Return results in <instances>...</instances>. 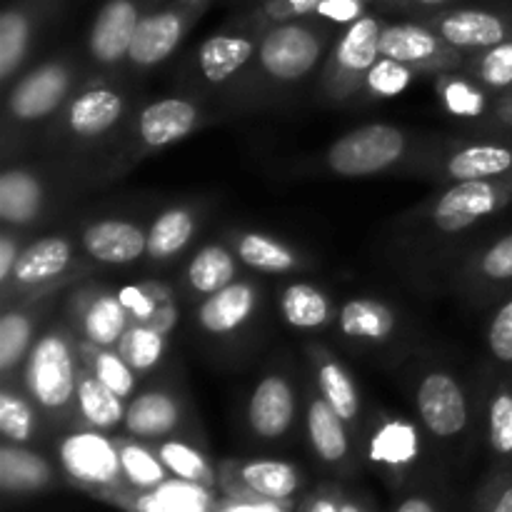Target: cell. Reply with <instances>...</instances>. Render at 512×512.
I'll return each instance as SVG.
<instances>
[{
  "mask_svg": "<svg viewBox=\"0 0 512 512\" xmlns=\"http://www.w3.org/2000/svg\"><path fill=\"white\" fill-rule=\"evenodd\" d=\"M318 388L320 398L328 400L330 408L345 420V423H353L360 413V398L358 388H355L353 378L348 375V370L343 368L335 360H325L318 368Z\"/></svg>",
  "mask_w": 512,
  "mask_h": 512,
  "instance_id": "obj_35",
  "label": "cell"
},
{
  "mask_svg": "<svg viewBox=\"0 0 512 512\" xmlns=\"http://www.w3.org/2000/svg\"><path fill=\"white\" fill-rule=\"evenodd\" d=\"M478 78L488 88H510L512 85V38L505 43L485 48L478 60Z\"/></svg>",
  "mask_w": 512,
  "mask_h": 512,
  "instance_id": "obj_45",
  "label": "cell"
},
{
  "mask_svg": "<svg viewBox=\"0 0 512 512\" xmlns=\"http://www.w3.org/2000/svg\"><path fill=\"white\" fill-rule=\"evenodd\" d=\"M280 313L293 328L315 330L328 323L330 303L323 290L308 283H293L280 295Z\"/></svg>",
  "mask_w": 512,
  "mask_h": 512,
  "instance_id": "obj_33",
  "label": "cell"
},
{
  "mask_svg": "<svg viewBox=\"0 0 512 512\" xmlns=\"http://www.w3.org/2000/svg\"><path fill=\"white\" fill-rule=\"evenodd\" d=\"M205 3L208 0H175L165 8L145 13L135 30L133 45H130V63L140 65V68H153V65L168 60L180 45V38L193 20L195 10Z\"/></svg>",
  "mask_w": 512,
  "mask_h": 512,
  "instance_id": "obj_5",
  "label": "cell"
},
{
  "mask_svg": "<svg viewBox=\"0 0 512 512\" xmlns=\"http://www.w3.org/2000/svg\"><path fill=\"white\" fill-rule=\"evenodd\" d=\"M410 80H413V73H410L408 65L398 63V60L393 58H383V55H380L378 63L365 73V85H368L375 95H380V98H395V95H400L408 88Z\"/></svg>",
  "mask_w": 512,
  "mask_h": 512,
  "instance_id": "obj_43",
  "label": "cell"
},
{
  "mask_svg": "<svg viewBox=\"0 0 512 512\" xmlns=\"http://www.w3.org/2000/svg\"><path fill=\"white\" fill-rule=\"evenodd\" d=\"M323 0H268L265 10L273 18H303L318 13Z\"/></svg>",
  "mask_w": 512,
  "mask_h": 512,
  "instance_id": "obj_51",
  "label": "cell"
},
{
  "mask_svg": "<svg viewBox=\"0 0 512 512\" xmlns=\"http://www.w3.org/2000/svg\"><path fill=\"white\" fill-rule=\"evenodd\" d=\"M120 465H123V480L133 485L135 490H155L168 480V468L160 460V455H153L148 448L138 443L120 445Z\"/></svg>",
  "mask_w": 512,
  "mask_h": 512,
  "instance_id": "obj_37",
  "label": "cell"
},
{
  "mask_svg": "<svg viewBox=\"0 0 512 512\" xmlns=\"http://www.w3.org/2000/svg\"><path fill=\"white\" fill-rule=\"evenodd\" d=\"M258 305L253 285L230 283L228 288L208 295L198 308V323L210 335H230L243 328Z\"/></svg>",
  "mask_w": 512,
  "mask_h": 512,
  "instance_id": "obj_14",
  "label": "cell"
},
{
  "mask_svg": "<svg viewBox=\"0 0 512 512\" xmlns=\"http://www.w3.org/2000/svg\"><path fill=\"white\" fill-rule=\"evenodd\" d=\"M33 325L23 313H5L0 320V370L13 373L28 358Z\"/></svg>",
  "mask_w": 512,
  "mask_h": 512,
  "instance_id": "obj_40",
  "label": "cell"
},
{
  "mask_svg": "<svg viewBox=\"0 0 512 512\" xmlns=\"http://www.w3.org/2000/svg\"><path fill=\"white\" fill-rule=\"evenodd\" d=\"M418 415L435 438H455L468 425V400L458 380L448 373H428L415 395Z\"/></svg>",
  "mask_w": 512,
  "mask_h": 512,
  "instance_id": "obj_6",
  "label": "cell"
},
{
  "mask_svg": "<svg viewBox=\"0 0 512 512\" xmlns=\"http://www.w3.org/2000/svg\"><path fill=\"white\" fill-rule=\"evenodd\" d=\"M295 420V393L283 375H268L255 385L248 403V423L263 440H278Z\"/></svg>",
  "mask_w": 512,
  "mask_h": 512,
  "instance_id": "obj_11",
  "label": "cell"
},
{
  "mask_svg": "<svg viewBox=\"0 0 512 512\" xmlns=\"http://www.w3.org/2000/svg\"><path fill=\"white\" fill-rule=\"evenodd\" d=\"M198 123V108L190 100L165 98L140 113L138 133L150 148H165L188 138Z\"/></svg>",
  "mask_w": 512,
  "mask_h": 512,
  "instance_id": "obj_13",
  "label": "cell"
},
{
  "mask_svg": "<svg viewBox=\"0 0 512 512\" xmlns=\"http://www.w3.org/2000/svg\"><path fill=\"white\" fill-rule=\"evenodd\" d=\"M445 40L433 28L418 23H393L385 25L380 35V55L393 58L398 63H425L438 58Z\"/></svg>",
  "mask_w": 512,
  "mask_h": 512,
  "instance_id": "obj_17",
  "label": "cell"
},
{
  "mask_svg": "<svg viewBox=\"0 0 512 512\" xmlns=\"http://www.w3.org/2000/svg\"><path fill=\"white\" fill-rule=\"evenodd\" d=\"M480 270L488 280H512V233L485 250Z\"/></svg>",
  "mask_w": 512,
  "mask_h": 512,
  "instance_id": "obj_48",
  "label": "cell"
},
{
  "mask_svg": "<svg viewBox=\"0 0 512 512\" xmlns=\"http://www.w3.org/2000/svg\"><path fill=\"white\" fill-rule=\"evenodd\" d=\"M70 88V73L60 63H45L13 88L8 108L15 120H40L60 108Z\"/></svg>",
  "mask_w": 512,
  "mask_h": 512,
  "instance_id": "obj_9",
  "label": "cell"
},
{
  "mask_svg": "<svg viewBox=\"0 0 512 512\" xmlns=\"http://www.w3.org/2000/svg\"><path fill=\"white\" fill-rule=\"evenodd\" d=\"M503 200L505 188L493 180H460L440 195L433 208V223L443 233H460L488 218Z\"/></svg>",
  "mask_w": 512,
  "mask_h": 512,
  "instance_id": "obj_7",
  "label": "cell"
},
{
  "mask_svg": "<svg viewBox=\"0 0 512 512\" xmlns=\"http://www.w3.org/2000/svg\"><path fill=\"white\" fill-rule=\"evenodd\" d=\"M420 453L418 430L408 420H388L370 438V460L385 468H405Z\"/></svg>",
  "mask_w": 512,
  "mask_h": 512,
  "instance_id": "obj_28",
  "label": "cell"
},
{
  "mask_svg": "<svg viewBox=\"0 0 512 512\" xmlns=\"http://www.w3.org/2000/svg\"><path fill=\"white\" fill-rule=\"evenodd\" d=\"M118 298L133 318L150 320L155 315V300L143 288H138V285H125V288H120Z\"/></svg>",
  "mask_w": 512,
  "mask_h": 512,
  "instance_id": "obj_50",
  "label": "cell"
},
{
  "mask_svg": "<svg viewBox=\"0 0 512 512\" xmlns=\"http://www.w3.org/2000/svg\"><path fill=\"white\" fill-rule=\"evenodd\" d=\"M490 445L500 458H512V390H498L488 410Z\"/></svg>",
  "mask_w": 512,
  "mask_h": 512,
  "instance_id": "obj_42",
  "label": "cell"
},
{
  "mask_svg": "<svg viewBox=\"0 0 512 512\" xmlns=\"http://www.w3.org/2000/svg\"><path fill=\"white\" fill-rule=\"evenodd\" d=\"M150 13L140 0H108L90 28V53L98 63L115 65L128 58L143 15Z\"/></svg>",
  "mask_w": 512,
  "mask_h": 512,
  "instance_id": "obj_8",
  "label": "cell"
},
{
  "mask_svg": "<svg viewBox=\"0 0 512 512\" xmlns=\"http://www.w3.org/2000/svg\"><path fill=\"white\" fill-rule=\"evenodd\" d=\"M385 25L375 15H363L348 25L335 45V63L345 73H368L380 58V35Z\"/></svg>",
  "mask_w": 512,
  "mask_h": 512,
  "instance_id": "obj_18",
  "label": "cell"
},
{
  "mask_svg": "<svg viewBox=\"0 0 512 512\" xmlns=\"http://www.w3.org/2000/svg\"><path fill=\"white\" fill-rule=\"evenodd\" d=\"M50 483V468L40 455L15 443L0 448V485L5 493H33Z\"/></svg>",
  "mask_w": 512,
  "mask_h": 512,
  "instance_id": "obj_26",
  "label": "cell"
},
{
  "mask_svg": "<svg viewBox=\"0 0 512 512\" xmlns=\"http://www.w3.org/2000/svg\"><path fill=\"white\" fill-rule=\"evenodd\" d=\"M235 255L223 245H205L188 265V283L195 293L213 295L235 283Z\"/></svg>",
  "mask_w": 512,
  "mask_h": 512,
  "instance_id": "obj_30",
  "label": "cell"
},
{
  "mask_svg": "<svg viewBox=\"0 0 512 512\" xmlns=\"http://www.w3.org/2000/svg\"><path fill=\"white\" fill-rule=\"evenodd\" d=\"M93 373L98 375L100 383L108 385L120 398H130L135 393V370L130 368V363L120 353L105 350V353L95 355Z\"/></svg>",
  "mask_w": 512,
  "mask_h": 512,
  "instance_id": "obj_44",
  "label": "cell"
},
{
  "mask_svg": "<svg viewBox=\"0 0 512 512\" xmlns=\"http://www.w3.org/2000/svg\"><path fill=\"white\" fill-rule=\"evenodd\" d=\"M25 385L43 410H63L78 393L75 360L63 333H48L30 348Z\"/></svg>",
  "mask_w": 512,
  "mask_h": 512,
  "instance_id": "obj_2",
  "label": "cell"
},
{
  "mask_svg": "<svg viewBox=\"0 0 512 512\" xmlns=\"http://www.w3.org/2000/svg\"><path fill=\"white\" fill-rule=\"evenodd\" d=\"M180 405L173 395L163 390H148L140 393L128 405L123 428L138 440H158L178 430Z\"/></svg>",
  "mask_w": 512,
  "mask_h": 512,
  "instance_id": "obj_15",
  "label": "cell"
},
{
  "mask_svg": "<svg viewBox=\"0 0 512 512\" xmlns=\"http://www.w3.org/2000/svg\"><path fill=\"white\" fill-rule=\"evenodd\" d=\"M128 330V310L118 295H98L83 313L85 338L100 348L118 345Z\"/></svg>",
  "mask_w": 512,
  "mask_h": 512,
  "instance_id": "obj_32",
  "label": "cell"
},
{
  "mask_svg": "<svg viewBox=\"0 0 512 512\" xmlns=\"http://www.w3.org/2000/svg\"><path fill=\"white\" fill-rule=\"evenodd\" d=\"M70 258H73V250H70L68 240L60 238V235H50V238L38 240L20 253L18 265L13 270V280L23 288L48 283V280L58 278L68 270Z\"/></svg>",
  "mask_w": 512,
  "mask_h": 512,
  "instance_id": "obj_16",
  "label": "cell"
},
{
  "mask_svg": "<svg viewBox=\"0 0 512 512\" xmlns=\"http://www.w3.org/2000/svg\"><path fill=\"white\" fill-rule=\"evenodd\" d=\"M33 35V0H23L0 15V80L20 68Z\"/></svg>",
  "mask_w": 512,
  "mask_h": 512,
  "instance_id": "obj_25",
  "label": "cell"
},
{
  "mask_svg": "<svg viewBox=\"0 0 512 512\" xmlns=\"http://www.w3.org/2000/svg\"><path fill=\"white\" fill-rule=\"evenodd\" d=\"M18 258H20L18 245H15V240L10 238L8 233H5L3 238H0V280H3V283L13 278V270L15 265H18Z\"/></svg>",
  "mask_w": 512,
  "mask_h": 512,
  "instance_id": "obj_52",
  "label": "cell"
},
{
  "mask_svg": "<svg viewBox=\"0 0 512 512\" xmlns=\"http://www.w3.org/2000/svg\"><path fill=\"white\" fill-rule=\"evenodd\" d=\"M238 480L250 493L273 500V503L293 498L300 490V473L290 463H283V460H250V463H243L238 470Z\"/></svg>",
  "mask_w": 512,
  "mask_h": 512,
  "instance_id": "obj_21",
  "label": "cell"
},
{
  "mask_svg": "<svg viewBox=\"0 0 512 512\" xmlns=\"http://www.w3.org/2000/svg\"><path fill=\"white\" fill-rule=\"evenodd\" d=\"M310 512H340V508L333 503V500L320 498V500H315L313 505H310Z\"/></svg>",
  "mask_w": 512,
  "mask_h": 512,
  "instance_id": "obj_55",
  "label": "cell"
},
{
  "mask_svg": "<svg viewBox=\"0 0 512 512\" xmlns=\"http://www.w3.org/2000/svg\"><path fill=\"white\" fill-rule=\"evenodd\" d=\"M488 512H512V485L500 490V495L493 500Z\"/></svg>",
  "mask_w": 512,
  "mask_h": 512,
  "instance_id": "obj_54",
  "label": "cell"
},
{
  "mask_svg": "<svg viewBox=\"0 0 512 512\" xmlns=\"http://www.w3.org/2000/svg\"><path fill=\"white\" fill-rule=\"evenodd\" d=\"M340 330L343 335L363 343H383L395 330V315L388 305L370 298L348 300L340 310Z\"/></svg>",
  "mask_w": 512,
  "mask_h": 512,
  "instance_id": "obj_22",
  "label": "cell"
},
{
  "mask_svg": "<svg viewBox=\"0 0 512 512\" xmlns=\"http://www.w3.org/2000/svg\"><path fill=\"white\" fill-rule=\"evenodd\" d=\"M395 512H435V508L425 498H408L398 505Z\"/></svg>",
  "mask_w": 512,
  "mask_h": 512,
  "instance_id": "obj_53",
  "label": "cell"
},
{
  "mask_svg": "<svg viewBox=\"0 0 512 512\" xmlns=\"http://www.w3.org/2000/svg\"><path fill=\"white\" fill-rule=\"evenodd\" d=\"M90 258L105 265H128L148 255V230L128 220H100L83 233Z\"/></svg>",
  "mask_w": 512,
  "mask_h": 512,
  "instance_id": "obj_12",
  "label": "cell"
},
{
  "mask_svg": "<svg viewBox=\"0 0 512 512\" xmlns=\"http://www.w3.org/2000/svg\"><path fill=\"white\" fill-rule=\"evenodd\" d=\"M58 460L70 478L93 488H113L123 478L120 448L105 438L103 430L93 428L70 433L68 438L60 440Z\"/></svg>",
  "mask_w": 512,
  "mask_h": 512,
  "instance_id": "obj_4",
  "label": "cell"
},
{
  "mask_svg": "<svg viewBox=\"0 0 512 512\" xmlns=\"http://www.w3.org/2000/svg\"><path fill=\"white\" fill-rule=\"evenodd\" d=\"M125 103L118 93L105 88H95L73 100L68 113V123L80 138H95L113 128L123 115Z\"/></svg>",
  "mask_w": 512,
  "mask_h": 512,
  "instance_id": "obj_19",
  "label": "cell"
},
{
  "mask_svg": "<svg viewBox=\"0 0 512 512\" xmlns=\"http://www.w3.org/2000/svg\"><path fill=\"white\" fill-rule=\"evenodd\" d=\"M315 15L328 23L350 25L365 15V0H323Z\"/></svg>",
  "mask_w": 512,
  "mask_h": 512,
  "instance_id": "obj_49",
  "label": "cell"
},
{
  "mask_svg": "<svg viewBox=\"0 0 512 512\" xmlns=\"http://www.w3.org/2000/svg\"><path fill=\"white\" fill-rule=\"evenodd\" d=\"M238 255L248 268L263 270V273H288L298 265L293 250L263 233H245L238 240Z\"/></svg>",
  "mask_w": 512,
  "mask_h": 512,
  "instance_id": "obj_36",
  "label": "cell"
},
{
  "mask_svg": "<svg viewBox=\"0 0 512 512\" xmlns=\"http://www.w3.org/2000/svg\"><path fill=\"white\" fill-rule=\"evenodd\" d=\"M195 512H210V508H203V510H195Z\"/></svg>",
  "mask_w": 512,
  "mask_h": 512,
  "instance_id": "obj_58",
  "label": "cell"
},
{
  "mask_svg": "<svg viewBox=\"0 0 512 512\" xmlns=\"http://www.w3.org/2000/svg\"><path fill=\"white\" fill-rule=\"evenodd\" d=\"M253 50V40L243 38V35H213L200 45V70L210 83H225L248 63Z\"/></svg>",
  "mask_w": 512,
  "mask_h": 512,
  "instance_id": "obj_24",
  "label": "cell"
},
{
  "mask_svg": "<svg viewBox=\"0 0 512 512\" xmlns=\"http://www.w3.org/2000/svg\"><path fill=\"white\" fill-rule=\"evenodd\" d=\"M195 218L183 208L160 213L148 230V258L168 260L193 240Z\"/></svg>",
  "mask_w": 512,
  "mask_h": 512,
  "instance_id": "obj_34",
  "label": "cell"
},
{
  "mask_svg": "<svg viewBox=\"0 0 512 512\" xmlns=\"http://www.w3.org/2000/svg\"><path fill=\"white\" fill-rule=\"evenodd\" d=\"M435 33L453 48L485 50L512 38V20L483 8H460L435 20Z\"/></svg>",
  "mask_w": 512,
  "mask_h": 512,
  "instance_id": "obj_10",
  "label": "cell"
},
{
  "mask_svg": "<svg viewBox=\"0 0 512 512\" xmlns=\"http://www.w3.org/2000/svg\"><path fill=\"white\" fill-rule=\"evenodd\" d=\"M413 5H423V8H440V5L450 3V0H408Z\"/></svg>",
  "mask_w": 512,
  "mask_h": 512,
  "instance_id": "obj_56",
  "label": "cell"
},
{
  "mask_svg": "<svg viewBox=\"0 0 512 512\" xmlns=\"http://www.w3.org/2000/svg\"><path fill=\"white\" fill-rule=\"evenodd\" d=\"M43 208V185L28 170H8L0 178V220L25 225Z\"/></svg>",
  "mask_w": 512,
  "mask_h": 512,
  "instance_id": "obj_20",
  "label": "cell"
},
{
  "mask_svg": "<svg viewBox=\"0 0 512 512\" xmlns=\"http://www.w3.org/2000/svg\"><path fill=\"white\" fill-rule=\"evenodd\" d=\"M508 113H510V115H508V118L512 120V105H510V110H508Z\"/></svg>",
  "mask_w": 512,
  "mask_h": 512,
  "instance_id": "obj_59",
  "label": "cell"
},
{
  "mask_svg": "<svg viewBox=\"0 0 512 512\" xmlns=\"http://www.w3.org/2000/svg\"><path fill=\"white\" fill-rule=\"evenodd\" d=\"M320 55H323V40L318 30L295 20L275 25L260 43V63L265 73L285 83L305 78L318 65Z\"/></svg>",
  "mask_w": 512,
  "mask_h": 512,
  "instance_id": "obj_3",
  "label": "cell"
},
{
  "mask_svg": "<svg viewBox=\"0 0 512 512\" xmlns=\"http://www.w3.org/2000/svg\"><path fill=\"white\" fill-rule=\"evenodd\" d=\"M118 353L128 360L135 373H148L163 360L165 338L160 330L135 325V328L125 330V335L120 338Z\"/></svg>",
  "mask_w": 512,
  "mask_h": 512,
  "instance_id": "obj_38",
  "label": "cell"
},
{
  "mask_svg": "<svg viewBox=\"0 0 512 512\" xmlns=\"http://www.w3.org/2000/svg\"><path fill=\"white\" fill-rule=\"evenodd\" d=\"M490 353L500 363H512V300L498 308L488 328Z\"/></svg>",
  "mask_w": 512,
  "mask_h": 512,
  "instance_id": "obj_47",
  "label": "cell"
},
{
  "mask_svg": "<svg viewBox=\"0 0 512 512\" xmlns=\"http://www.w3.org/2000/svg\"><path fill=\"white\" fill-rule=\"evenodd\" d=\"M340 512H363L355 503H343L340 505Z\"/></svg>",
  "mask_w": 512,
  "mask_h": 512,
  "instance_id": "obj_57",
  "label": "cell"
},
{
  "mask_svg": "<svg viewBox=\"0 0 512 512\" xmlns=\"http://www.w3.org/2000/svg\"><path fill=\"white\" fill-rule=\"evenodd\" d=\"M78 410L83 415L85 423L95 430H113L120 423H125V398H120L118 393L108 388L105 383H100L98 375H83L78 380Z\"/></svg>",
  "mask_w": 512,
  "mask_h": 512,
  "instance_id": "obj_23",
  "label": "cell"
},
{
  "mask_svg": "<svg viewBox=\"0 0 512 512\" xmlns=\"http://www.w3.org/2000/svg\"><path fill=\"white\" fill-rule=\"evenodd\" d=\"M210 508V493L205 485L190 480H165L155 490L140 495L135 510L138 512H195Z\"/></svg>",
  "mask_w": 512,
  "mask_h": 512,
  "instance_id": "obj_31",
  "label": "cell"
},
{
  "mask_svg": "<svg viewBox=\"0 0 512 512\" xmlns=\"http://www.w3.org/2000/svg\"><path fill=\"white\" fill-rule=\"evenodd\" d=\"M308 435L313 450L325 463H340L348 455V430L345 420L335 413L325 398H315L308 405Z\"/></svg>",
  "mask_w": 512,
  "mask_h": 512,
  "instance_id": "obj_27",
  "label": "cell"
},
{
  "mask_svg": "<svg viewBox=\"0 0 512 512\" xmlns=\"http://www.w3.org/2000/svg\"><path fill=\"white\" fill-rule=\"evenodd\" d=\"M512 170V150L503 145H470L448 160L453 180H493Z\"/></svg>",
  "mask_w": 512,
  "mask_h": 512,
  "instance_id": "obj_29",
  "label": "cell"
},
{
  "mask_svg": "<svg viewBox=\"0 0 512 512\" xmlns=\"http://www.w3.org/2000/svg\"><path fill=\"white\" fill-rule=\"evenodd\" d=\"M35 415L20 395L3 390L0 393V433L8 443L23 445L33 438Z\"/></svg>",
  "mask_w": 512,
  "mask_h": 512,
  "instance_id": "obj_41",
  "label": "cell"
},
{
  "mask_svg": "<svg viewBox=\"0 0 512 512\" xmlns=\"http://www.w3.org/2000/svg\"><path fill=\"white\" fill-rule=\"evenodd\" d=\"M158 455L173 478L190 480V483L200 485H208L213 480V473H210V465L203 458V453L190 448L183 440H165L158 448Z\"/></svg>",
  "mask_w": 512,
  "mask_h": 512,
  "instance_id": "obj_39",
  "label": "cell"
},
{
  "mask_svg": "<svg viewBox=\"0 0 512 512\" xmlns=\"http://www.w3.org/2000/svg\"><path fill=\"white\" fill-rule=\"evenodd\" d=\"M443 103L460 118H478L485 113V95L465 80H448L443 85Z\"/></svg>",
  "mask_w": 512,
  "mask_h": 512,
  "instance_id": "obj_46",
  "label": "cell"
},
{
  "mask_svg": "<svg viewBox=\"0 0 512 512\" xmlns=\"http://www.w3.org/2000/svg\"><path fill=\"white\" fill-rule=\"evenodd\" d=\"M405 153L403 130L385 123L363 125L335 140L328 150V165L343 178L375 175L398 163Z\"/></svg>",
  "mask_w": 512,
  "mask_h": 512,
  "instance_id": "obj_1",
  "label": "cell"
}]
</instances>
